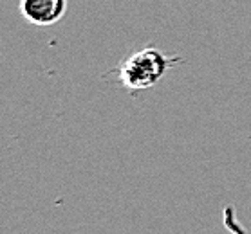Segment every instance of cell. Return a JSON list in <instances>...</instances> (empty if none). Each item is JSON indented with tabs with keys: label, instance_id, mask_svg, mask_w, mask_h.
Segmentation results:
<instances>
[{
	"label": "cell",
	"instance_id": "obj_1",
	"mask_svg": "<svg viewBox=\"0 0 251 234\" xmlns=\"http://www.w3.org/2000/svg\"><path fill=\"white\" fill-rule=\"evenodd\" d=\"M177 60L179 58L165 56L159 49H152V47L136 51L121 63L118 70L120 81L132 92L150 88L166 74L170 65Z\"/></svg>",
	"mask_w": 251,
	"mask_h": 234
},
{
	"label": "cell",
	"instance_id": "obj_2",
	"mask_svg": "<svg viewBox=\"0 0 251 234\" xmlns=\"http://www.w3.org/2000/svg\"><path fill=\"white\" fill-rule=\"evenodd\" d=\"M65 11L67 0H20V13L33 25H54Z\"/></svg>",
	"mask_w": 251,
	"mask_h": 234
}]
</instances>
